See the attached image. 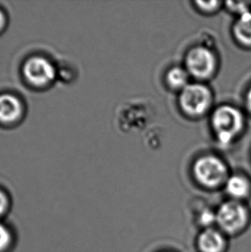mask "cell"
Listing matches in <instances>:
<instances>
[{"label":"cell","mask_w":251,"mask_h":252,"mask_svg":"<svg viewBox=\"0 0 251 252\" xmlns=\"http://www.w3.org/2000/svg\"><path fill=\"white\" fill-rule=\"evenodd\" d=\"M218 60L210 48L197 46L188 52L185 68L188 74L200 80L210 79L217 70Z\"/></svg>","instance_id":"5"},{"label":"cell","mask_w":251,"mask_h":252,"mask_svg":"<svg viewBox=\"0 0 251 252\" xmlns=\"http://www.w3.org/2000/svg\"><path fill=\"white\" fill-rule=\"evenodd\" d=\"M217 224L222 231L234 234L244 229L248 221V212L238 201H226L218 209Z\"/></svg>","instance_id":"6"},{"label":"cell","mask_w":251,"mask_h":252,"mask_svg":"<svg viewBox=\"0 0 251 252\" xmlns=\"http://www.w3.org/2000/svg\"><path fill=\"white\" fill-rule=\"evenodd\" d=\"M189 77L186 68L182 66H174L167 72V85L175 91H183L189 84Z\"/></svg>","instance_id":"11"},{"label":"cell","mask_w":251,"mask_h":252,"mask_svg":"<svg viewBox=\"0 0 251 252\" xmlns=\"http://www.w3.org/2000/svg\"><path fill=\"white\" fill-rule=\"evenodd\" d=\"M21 73L26 85L35 90L48 89L57 81V67L43 55H34L24 61Z\"/></svg>","instance_id":"2"},{"label":"cell","mask_w":251,"mask_h":252,"mask_svg":"<svg viewBox=\"0 0 251 252\" xmlns=\"http://www.w3.org/2000/svg\"><path fill=\"white\" fill-rule=\"evenodd\" d=\"M233 35L235 39L246 48H251V11L238 16L233 25Z\"/></svg>","instance_id":"10"},{"label":"cell","mask_w":251,"mask_h":252,"mask_svg":"<svg viewBox=\"0 0 251 252\" xmlns=\"http://www.w3.org/2000/svg\"><path fill=\"white\" fill-rule=\"evenodd\" d=\"M25 113V104L20 96L10 92H3L0 94L1 126H17L24 120Z\"/></svg>","instance_id":"7"},{"label":"cell","mask_w":251,"mask_h":252,"mask_svg":"<svg viewBox=\"0 0 251 252\" xmlns=\"http://www.w3.org/2000/svg\"><path fill=\"white\" fill-rule=\"evenodd\" d=\"M225 245L224 235L214 228L206 229L198 239V246L201 252H224Z\"/></svg>","instance_id":"8"},{"label":"cell","mask_w":251,"mask_h":252,"mask_svg":"<svg viewBox=\"0 0 251 252\" xmlns=\"http://www.w3.org/2000/svg\"><path fill=\"white\" fill-rule=\"evenodd\" d=\"M245 102H246V106H247V109L251 114V87L249 90L247 94H246V98H245Z\"/></svg>","instance_id":"18"},{"label":"cell","mask_w":251,"mask_h":252,"mask_svg":"<svg viewBox=\"0 0 251 252\" xmlns=\"http://www.w3.org/2000/svg\"><path fill=\"white\" fill-rule=\"evenodd\" d=\"M197 8L204 13H214L221 6L222 2L220 1H210V2H202L197 1L195 2Z\"/></svg>","instance_id":"15"},{"label":"cell","mask_w":251,"mask_h":252,"mask_svg":"<svg viewBox=\"0 0 251 252\" xmlns=\"http://www.w3.org/2000/svg\"><path fill=\"white\" fill-rule=\"evenodd\" d=\"M15 234L12 229L0 221V252H10L15 246Z\"/></svg>","instance_id":"12"},{"label":"cell","mask_w":251,"mask_h":252,"mask_svg":"<svg viewBox=\"0 0 251 252\" xmlns=\"http://www.w3.org/2000/svg\"><path fill=\"white\" fill-rule=\"evenodd\" d=\"M193 174L198 184L209 189L224 185L230 177L224 161L210 154L197 158L193 164Z\"/></svg>","instance_id":"3"},{"label":"cell","mask_w":251,"mask_h":252,"mask_svg":"<svg viewBox=\"0 0 251 252\" xmlns=\"http://www.w3.org/2000/svg\"><path fill=\"white\" fill-rule=\"evenodd\" d=\"M11 208V198L7 191L0 188V221L6 217Z\"/></svg>","instance_id":"13"},{"label":"cell","mask_w":251,"mask_h":252,"mask_svg":"<svg viewBox=\"0 0 251 252\" xmlns=\"http://www.w3.org/2000/svg\"><path fill=\"white\" fill-rule=\"evenodd\" d=\"M249 4L250 3H245V2H226L225 3L228 10L233 13L237 14L238 16L250 11Z\"/></svg>","instance_id":"16"},{"label":"cell","mask_w":251,"mask_h":252,"mask_svg":"<svg viewBox=\"0 0 251 252\" xmlns=\"http://www.w3.org/2000/svg\"><path fill=\"white\" fill-rule=\"evenodd\" d=\"M199 222L206 229L212 228V225L217 223V215L210 209H205L200 214Z\"/></svg>","instance_id":"14"},{"label":"cell","mask_w":251,"mask_h":252,"mask_svg":"<svg viewBox=\"0 0 251 252\" xmlns=\"http://www.w3.org/2000/svg\"><path fill=\"white\" fill-rule=\"evenodd\" d=\"M225 190L234 201L244 200L251 194V182L243 175L235 174L228 177L224 184Z\"/></svg>","instance_id":"9"},{"label":"cell","mask_w":251,"mask_h":252,"mask_svg":"<svg viewBox=\"0 0 251 252\" xmlns=\"http://www.w3.org/2000/svg\"><path fill=\"white\" fill-rule=\"evenodd\" d=\"M213 103V94L207 85L200 83L188 84L181 91L179 106L183 112L192 118L206 115Z\"/></svg>","instance_id":"4"},{"label":"cell","mask_w":251,"mask_h":252,"mask_svg":"<svg viewBox=\"0 0 251 252\" xmlns=\"http://www.w3.org/2000/svg\"><path fill=\"white\" fill-rule=\"evenodd\" d=\"M245 124V116L234 106H220L211 116L212 127L219 143L223 146L231 145L242 133Z\"/></svg>","instance_id":"1"},{"label":"cell","mask_w":251,"mask_h":252,"mask_svg":"<svg viewBox=\"0 0 251 252\" xmlns=\"http://www.w3.org/2000/svg\"><path fill=\"white\" fill-rule=\"evenodd\" d=\"M8 26V17L5 11L0 7V34H3Z\"/></svg>","instance_id":"17"}]
</instances>
